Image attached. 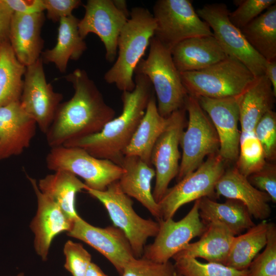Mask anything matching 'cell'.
Listing matches in <instances>:
<instances>
[{
    "instance_id": "cell-36",
    "label": "cell",
    "mask_w": 276,
    "mask_h": 276,
    "mask_svg": "<svg viewBox=\"0 0 276 276\" xmlns=\"http://www.w3.org/2000/svg\"><path fill=\"white\" fill-rule=\"evenodd\" d=\"M234 3L238 6L228 16L231 22L242 29L261 14L264 10L276 4L275 0H240Z\"/></svg>"
},
{
    "instance_id": "cell-29",
    "label": "cell",
    "mask_w": 276,
    "mask_h": 276,
    "mask_svg": "<svg viewBox=\"0 0 276 276\" xmlns=\"http://www.w3.org/2000/svg\"><path fill=\"white\" fill-rule=\"evenodd\" d=\"M37 185L40 191L56 203L72 221L80 217L75 208L76 196L88 187L76 176L67 171H58L40 179Z\"/></svg>"
},
{
    "instance_id": "cell-14",
    "label": "cell",
    "mask_w": 276,
    "mask_h": 276,
    "mask_svg": "<svg viewBox=\"0 0 276 276\" xmlns=\"http://www.w3.org/2000/svg\"><path fill=\"white\" fill-rule=\"evenodd\" d=\"M41 58L26 66L20 104L36 123L44 134L54 119L55 112L63 98L48 83Z\"/></svg>"
},
{
    "instance_id": "cell-1",
    "label": "cell",
    "mask_w": 276,
    "mask_h": 276,
    "mask_svg": "<svg viewBox=\"0 0 276 276\" xmlns=\"http://www.w3.org/2000/svg\"><path fill=\"white\" fill-rule=\"evenodd\" d=\"M65 78L74 94L59 104L45 134L51 148L99 132L116 114L85 71L77 68Z\"/></svg>"
},
{
    "instance_id": "cell-30",
    "label": "cell",
    "mask_w": 276,
    "mask_h": 276,
    "mask_svg": "<svg viewBox=\"0 0 276 276\" xmlns=\"http://www.w3.org/2000/svg\"><path fill=\"white\" fill-rule=\"evenodd\" d=\"M240 30L248 43L265 60H276V4Z\"/></svg>"
},
{
    "instance_id": "cell-19",
    "label": "cell",
    "mask_w": 276,
    "mask_h": 276,
    "mask_svg": "<svg viewBox=\"0 0 276 276\" xmlns=\"http://www.w3.org/2000/svg\"><path fill=\"white\" fill-rule=\"evenodd\" d=\"M37 126L20 101L0 107V160L18 155L28 148Z\"/></svg>"
},
{
    "instance_id": "cell-12",
    "label": "cell",
    "mask_w": 276,
    "mask_h": 276,
    "mask_svg": "<svg viewBox=\"0 0 276 276\" xmlns=\"http://www.w3.org/2000/svg\"><path fill=\"white\" fill-rule=\"evenodd\" d=\"M185 108L168 117L167 126L152 149L151 163L155 167V184L152 194L157 203L163 198L170 181L177 176L180 153L179 145L186 125Z\"/></svg>"
},
{
    "instance_id": "cell-17",
    "label": "cell",
    "mask_w": 276,
    "mask_h": 276,
    "mask_svg": "<svg viewBox=\"0 0 276 276\" xmlns=\"http://www.w3.org/2000/svg\"><path fill=\"white\" fill-rule=\"evenodd\" d=\"M67 235L83 241L98 251L120 275L126 265L135 258L125 234L114 226L96 227L79 217L74 221Z\"/></svg>"
},
{
    "instance_id": "cell-47",
    "label": "cell",
    "mask_w": 276,
    "mask_h": 276,
    "mask_svg": "<svg viewBox=\"0 0 276 276\" xmlns=\"http://www.w3.org/2000/svg\"><path fill=\"white\" fill-rule=\"evenodd\" d=\"M8 276H25V275L23 272H20L15 275H8Z\"/></svg>"
},
{
    "instance_id": "cell-44",
    "label": "cell",
    "mask_w": 276,
    "mask_h": 276,
    "mask_svg": "<svg viewBox=\"0 0 276 276\" xmlns=\"http://www.w3.org/2000/svg\"><path fill=\"white\" fill-rule=\"evenodd\" d=\"M264 75L270 82L273 93L276 96V60H266Z\"/></svg>"
},
{
    "instance_id": "cell-13",
    "label": "cell",
    "mask_w": 276,
    "mask_h": 276,
    "mask_svg": "<svg viewBox=\"0 0 276 276\" xmlns=\"http://www.w3.org/2000/svg\"><path fill=\"white\" fill-rule=\"evenodd\" d=\"M199 200H196L189 213L181 220L172 218L157 220L159 230L153 243L145 245L142 257L157 263H166L204 232L206 225L199 214Z\"/></svg>"
},
{
    "instance_id": "cell-45",
    "label": "cell",
    "mask_w": 276,
    "mask_h": 276,
    "mask_svg": "<svg viewBox=\"0 0 276 276\" xmlns=\"http://www.w3.org/2000/svg\"><path fill=\"white\" fill-rule=\"evenodd\" d=\"M85 276H108L94 262L89 264Z\"/></svg>"
},
{
    "instance_id": "cell-22",
    "label": "cell",
    "mask_w": 276,
    "mask_h": 276,
    "mask_svg": "<svg viewBox=\"0 0 276 276\" xmlns=\"http://www.w3.org/2000/svg\"><path fill=\"white\" fill-rule=\"evenodd\" d=\"M152 166L138 157L124 156L121 165L124 172L118 182L125 194L139 201L158 220L162 215L151 190V182L155 176Z\"/></svg>"
},
{
    "instance_id": "cell-20",
    "label": "cell",
    "mask_w": 276,
    "mask_h": 276,
    "mask_svg": "<svg viewBox=\"0 0 276 276\" xmlns=\"http://www.w3.org/2000/svg\"><path fill=\"white\" fill-rule=\"evenodd\" d=\"M44 20L43 12L31 14L13 13L9 43L18 60L25 66L41 57L44 45L41 31Z\"/></svg>"
},
{
    "instance_id": "cell-9",
    "label": "cell",
    "mask_w": 276,
    "mask_h": 276,
    "mask_svg": "<svg viewBox=\"0 0 276 276\" xmlns=\"http://www.w3.org/2000/svg\"><path fill=\"white\" fill-rule=\"evenodd\" d=\"M152 15L156 22L154 37L170 51L185 39L213 35L191 1L158 0L154 5Z\"/></svg>"
},
{
    "instance_id": "cell-10",
    "label": "cell",
    "mask_w": 276,
    "mask_h": 276,
    "mask_svg": "<svg viewBox=\"0 0 276 276\" xmlns=\"http://www.w3.org/2000/svg\"><path fill=\"white\" fill-rule=\"evenodd\" d=\"M224 3L204 5L196 12L213 30V34L226 55L244 65L255 77L264 75L266 60L248 43L241 30L229 19Z\"/></svg>"
},
{
    "instance_id": "cell-26",
    "label": "cell",
    "mask_w": 276,
    "mask_h": 276,
    "mask_svg": "<svg viewBox=\"0 0 276 276\" xmlns=\"http://www.w3.org/2000/svg\"><path fill=\"white\" fill-rule=\"evenodd\" d=\"M275 97L270 82L264 75L255 78L243 94L240 102L241 134L254 133L262 117L273 110Z\"/></svg>"
},
{
    "instance_id": "cell-2",
    "label": "cell",
    "mask_w": 276,
    "mask_h": 276,
    "mask_svg": "<svg viewBox=\"0 0 276 276\" xmlns=\"http://www.w3.org/2000/svg\"><path fill=\"white\" fill-rule=\"evenodd\" d=\"M135 87L122 91L123 107L120 116L107 123L98 133L69 141L63 146L84 149L93 156L111 160L121 166L124 151L143 118L154 91L149 79L135 74Z\"/></svg>"
},
{
    "instance_id": "cell-31",
    "label": "cell",
    "mask_w": 276,
    "mask_h": 276,
    "mask_svg": "<svg viewBox=\"0 0 276 276\" xmlns=\"http://www.w3.org/2000/svg\"><path fill=\"white\" fill-rule=\"evenodd\" d=\"M268 223L262 220L235 236L225 265L237 270L248 268L251 262L267 243Z\"/></svg>"
},
{
    "instance_id": "cell-24",
    "label": "cell",
    "mask_w": 276,
    "mask_h": 276,
    "mask_svg": "<svg viewBox=\"0 0 276 276\" xmlns=\"http://www.w3.org/2000/svg\"><path fill=\"white\" fill-rule=\"evenodd\" d=\"M235 236L223 224L210 222L198 241L189 243L172 258L175 260L185 257L200 258L208 262L224 265Z\"/></svg>"
},
{
    "instance_id": "cell-41",
    "label": "cell",
    "mask_w": 276,
    "mask_h": 276,
    "mask_svg": "<svg viewBox=\"0 0 276 276\" xmlns=\"http://www.w3.org/2000/svg\"><path fill=\"white\" fill-rule=\"evenodd\" d=\"M42 3L48 18L53 22L73 15V11L82 4L80 0H42Z\"/></svg>"
},
{
    "instance_id": "cell-23",
    "label": "cell",
    "mask_w": 276,
    "mask_h": 276,
    "mask_svg": "<svg viewBox=\"0 0 276 276\" xmlns=\"http://www.w3.org/2000/svg\"><path fill=\"white\" fill-rule=\"evenodd\" d=\"M171 52L180 73L204 69L228 56L213 35L185 39L176 44Z\"/></svg>"
},
{
    "instance_id": "cell-16",
    "label": "cell",
    "mask_w": 276,
    "mask_h": 276,
    "mask_svg": "<svg viewBox=\"0 0 276 276\" xmlns=\"http://www.w3.org/2000/svg\"><path fill=\"white\" fill-rule=\"evenodd\" d=\"M242 95L197 98L216 129L220 143L218 154L225 162L236 161L238 157L241 136L238 124Z\"/></svg>"
},
{
    "instance_id": "cell-21",
    "label": "cell",
    "mask_w": 276,
    "mask_h": 276,
    "mask_svg": "<svg viewBox=\"0 0 276 276\" xmlns=\"http://www.w3.org/2000/svg\"><path fill=\"white\" fill-rule=\"evenodd\" d=\"M215 190L217 196L241 201L255 219L264 220L270 216L271 210L268 202L271 200L269 195L254 187L236 167L224 171Z\"/></svg>"
},
{
    "instance_id": "cell-43",
    "label": "cell",
    "mask_w": 276,
    "mask_h": 276,
    "mask_svg": "<svg viewBox=\"0 0 276 276\" xmlns=\"http://www.w3.org/2000/svg\"><path fill=\"white\" fill-rule=\"evenodd\" d=\"M13 13L5 0H0V44L9 42V32Z\"/></svg>"
},
{
    "instance_id": "cell-25",
    "label": "cell",
    "mask_w": 276,
    "mask_h": 276,
    "mask_svg": "<svg viewBox=\"0 0 276 276\" xmlns=\"http://www.w3.org/2000/svg\"><path fill=\"white\" fill-rule=\"evenodd\" d=\"M79 20L73 15L59 20L57 43L42 52L40 58L43 63H54L60 72L65 73L70 60L80 59L87 46L79 33Z\"/></svg>"
},
{
    "instance_id": "cell-15",
    "label": "cell",
    "mask_w": 276,
    "mask_h": 276,
    "mask_svg": "<svg viewBox=\"0 0 276 276\" xmlns=\"http://www.w3.org/2000/svg\"><path fill=\"white\" fill-rule=\"evenodd\" d=\"M85 13L79 20L78 30L84 38L89 33L96 34L105 49V58L115 60L120 32L129 16L119 10L111 0H88L84 5Z\"/></svg>"
},
{
    "instance_id": "cell-35",
    "label": "cell",
    "mask_w": 276,
    "mask_h": 276,
    "mask_svg": "<svg viewBox=\"0 0 276 276\" xmlns=\"http://www.w3.org/2000/svg\"><path fill=\"white\" fill-rule=\"evenodd\" d=\"M248 276H276V226L268 223L267 243L264 250L251 262Z\"/></svg>"
},
{
    "instance_id": "cell-33",
    "label": "cell",
    "mask_w": 276,
    "mask_h": 276,
    "mask_svg": "<svg viewBox=\"0 0 276 276\" xmlns=\"http://www.w3.org/2000/svg\"><path fill=\"white\" fill-rule=\"evenodd\" d=\"M236 168L243 175H249L260 170L266 161L261 145L254 132L241 134Z\"/></svg>"
},
{
    "instance_id": "cell-34",
    "label": "cell",
    "mask_w": 276,
    "mask_h": 276,
    "mask_svg": "<svg viewBox=\"0 0 276 276\" xmlns=\"http://www.w3.org/2000/svg\"><path fill=\"white\" fill-rule=\"evenodd\" d=\"M174 261L177 272L183 276H248V269L240 270L220 263H202L189 257Z\"/></svg>"
},
{
    "instance_id": "cell-3",
    "label": "cell",
    "mask_w": 276,
    "mask_h": 276,
    "mask_svg": "<svg viewBox=\"0 0 276 276\" xmlns=\"http://www.w3.org/2000/svg\"><path fill=\"white\" fill-rule=\"evenodd\" d=\"M156 29L155 20L150 11L135 7L122 29L118 41V57L105 74L108 84H114L122 91H132L135 69L142 59Z\"/></svg>"
},
{
    "instance_id": "cell-42",
    "label": "cell",
    "mask_w": 276,
    "mask_h": 276,
    "mask_svg": "<svg viewBox=\"0 0 276 276\" xmlns=\"http://www.w3.org/2000/svg\"><path fill=\"white\" fill-rule=\"evenodd\" d=\"M14 13L31 14L44 11L42 0H5Z\"/></svg>"
},
{
    "instance_id": "cell-11",
    "label": "cell",
    "mask_w": 276,
    "mask_h": 276,
    "mask_svg": "<svg viewBox=\"0 0 276 276\" xmlns=\"http://www.w3.org/2000/svg\"><path fill=\"white\" fill-rule=\"evenodd\" d=\"M225 171V161L218 153L210 155L194 171L169 188L158 204L162 219L173 218L183 205L203 197L217 196L215 187Z\"/></svg>"
},
{
    "instance_id": "cell-48",
    "label": "cell",
    "mask_w": 276,
    "mask_h": 276,
    "mask_svg": "<svg viewBox=\"0 0 276 276\" xmlns=\"http://www.w3.org/2000/svg\"><path fill=\"white\" fill-rule=\"evenodd\" d=\"M175 276H183V275L177 272L176 274L175 275Z\"/></svg>"
},
{
    "instance_id": "cell-28",
    "label": "cell",
    "mask_w": 276,
    "mask_h": 276,
    "mask_svg": "<svg viewBox=\"0 0 276 276\" xmlns=\"http://www.w3.org/2000/svg\"><path fill=\"white\" fill-rule=\"evenodd\" d=\"M199 214L205 225L211 222H219L235 236L241 234L255 225L245 205L233 199L219 203L209 197L201 198L199 200Z\"/></svg>"
},
{
    "instance_id": "cell-7",
    "label": "cell",
    "mask_w": 276,
    "mask_h": 276,
    "mask_svg": "<svg viewBox=\"0 0 276 276\" xmlns=\"http://www.w3.org/2000/svg\"><path fill=\"white\" fill-rule=\"evenodd\" d=\"M185 108L189 120L180 141L182 153L177 175L178 181L196 170L206 156L218 153L220 147L216 129L198 99L188 95Z\"/></svg>"
},
{
    "instance_id": "cell-6",
    "label": "cell",
    "mask_w": 276,
    "mask_h": 276,
    "mask_svg": "<svg viewBox=\"0 0 276 276\" xmlns=\"http://www.w3.org/2000/svg\"><path fill=\"white\" fill-rule=\"evenodd\" d=\"M86 191L103 204L114 226L124 232L134 257H142L147 240L155 237L158 232V221L143 218L136 213L132 200L122 191L118 180L104 191L89 188Z\"/></svg>"
},
{
    "instance_id": "cell-37",
    "label": "cell",
    "mask_w": 276,
    "mask_h": 276,
    "mask_svg": "<svg viewBox=\"0 0 276 276\" xmlns=\"http://www.w3.org/2000/svg\"><path fill=\"white\" fill-rule=\"evenodd\" d=\"M254 132L261 145L266 160L274 161L276 157V114L273 110L262 117Z\"/></svg>"
},
{
    "instance_id": "cell-27",
    "label": "cell",
    "mask_w": 276,
    "mask_h": 276,
    "mask_svg": "<svg viewBox=\"0 0 276 276\" xmlns=\"http://www.w3.org/2000/svg\"><path fill=\"white\" fill-rule=\"evenodd\" d=\"M167 123L168 117H163L159 114L155 96H153L130 143L124 151V155L138 157L152 166L153 148Z\"/></svg>"
},
{
    "instance_id": "cell-5",
    "label": "cell",
    "mask_w": 276,
    "mask_h": 276,
    "mask_svg": "<svg viewBox=\"0 0 276 276\" xmlns=\"http://www.w3.org/2000/svg\"><path fill=\"white\" fill-rule=\"evenodd\" d=\"M180 74L188 95L196 98L242 95L256 78L241 62L230 56L204 69Z\"/></svg>"
},
{
    "instance_id": "cell-32",
    "label": "cell",
    "mask_w": 276,
    "mask_h": 276,
    "mask_svg": "<svg viewBox=\"0 0 276 276\" xmlns=\"http://www.w3.org/2000/svg\"><path fill=\"white\" fill-rule=\"evenodd\" d=\"M26 69L9 42L0 44V107L20 101Z\"/></svg>"
},
{
    "instance_id": "cell-46",
    "label": "cell",
    "mask_w": 276,
    "mask_h": 276,
    "mask_svg": "<svg viewBox=\"0 0 276 276\" xmlns=\"http://www.w3.org/2000/svg\"><path fill=\"white\" fill-rule=\"evenodd\" d=\"M113 3L116 6L125 14L129 16L130 12L128 11L127 6V3L125 1L123 0H114Z\"/></svg>"
},
{
    "instance_id": "cell-40",
    "label": "cell",
    "mask_w": 276,
    "mask_h": 276,
    "mask_svg": "<svg viewBox=\"0 0 276 276\" xmlns=\"http://www.w3.org/2000/svg\"><path fill=\"white\" fill-rule=\"evenodd\" d=\"M249 182L256 189L267 193L273 202H276V166L266 163L259 171L247 177Z\"/></svg>"
},
{
    "instance_id": "cell-38",
    "label": "cell",
    "mask_w": 276,
    "mask_h": 276,
    "mask_svg": "<svg viewBox=\"0 0 276 276\" xmlns=\"http://www.w3.org/2000/svg\"><path fill=\"white\" fill-rule=\"evenodd\" d=\"M177 271L170 261L157 263L143 257L134 258L125 267L121 276H175Z\"/></svg>"
},
{
    "instance_id": "cell-8",
    "label": "cell",
    "mask_w": 276,
    "mask_h": 276,
    "mask_svg": "<svg viewBox=\"0 0 276 276\" xmlns=\"http://www.w3.org/2000/svg\"><path fill=\"white\" fill-rule=\"evenodd\" d=\"M45 163L50 170L67 171L81 177L88 188L97 191L106 190L119 180L124 172L122 167L111 160L95 157L77 147L51 148Z\"/></svg>"
},
{
    "instance_id": "cell-39",
    "label": "cell",
    "mask_w": 276,
    "mask_h": 276,
    "mask_svg": "<svg viewBox=\"0 0 276 276\" xmlns=\"http://www.w3.org/2000/svg\"><path fill=\"white\" fill-rule=\"evenodd\" d=\"M63 251L65 258V269L73 276H85L91 262V256L83 245L68 240L64 245Z\"/></svg>"
},
{
    "instance_id": "cell-4",
    "label": "cell",
    "mask_w": 276,
    "mask_h": 276,
    "mask_svg": "<svg viewBox=\"0 0 276 276\" xmlns=\"http://www.w3.org/2000/svg\"><path fill=\"white\" fill-rule=\"evenodd\" d=\"M149 47L147 57L141 60L134 74L145 75L149 79L156 95L158 111L162 117L167 118L174 111L185 107L188 94L171 51L154 36Z\"/></svg>"
},
{
    "instance_id": "cell-18",
    "label": "cell",
    "mask_w": 276,
    "mask_h": 276,
    "mask_svg": "<svg viewBox=\"0 0 276 276\" xmlns=\"http://www.w3.org/2000/svg\"><path fill=\"white\" fill-rule=\"evenodd\" d=\"M27 177L37 202L36 213L30 224L34 235V248L41 260L46 261L54 238L60 233L68 232L74 221L65 214L56 203L40 191L35 179Z\"/></svg>"
}]
</instances>
